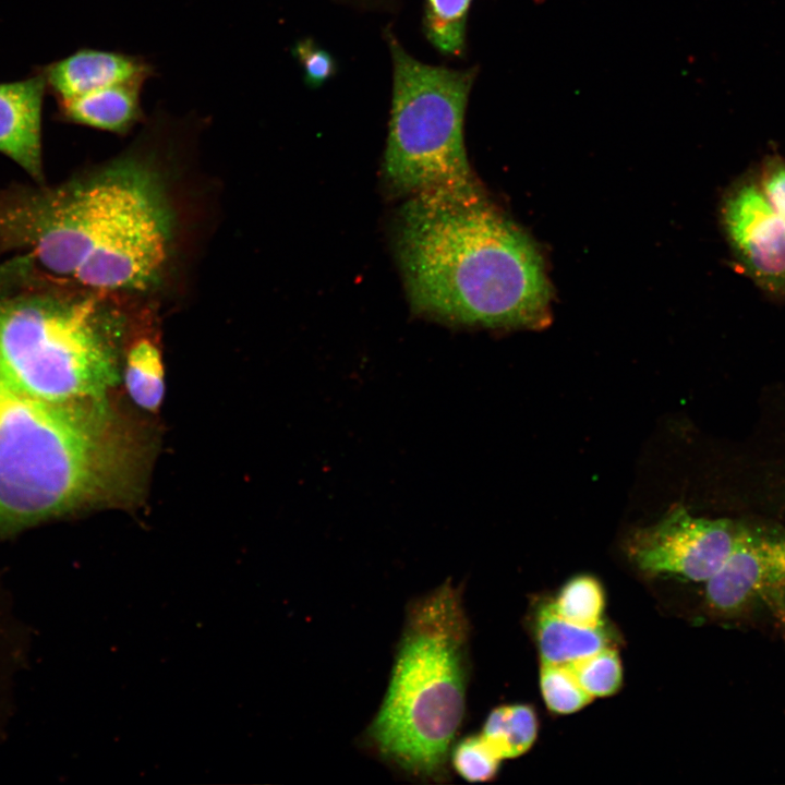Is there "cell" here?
I'll return each instance as SVG.
<instances>
[{"mask_svg": "<svg viewBox=\"0 0 785 785\" xmlns=\"http://www.w3.org/2000/svg\"><path fill=\"white\" fill-rule=\"evenodd\" d=\"M158 176L122 160L65 182L0 188V256L108 293L142 290L160 276L173 219Z\"/></svg>", "mask_w": 785, "mask_h": 785, "instance_id": "1", "label": "cell"}, {"mask_svg": "<svg viewBox=\"0 0 785 785\" xmlns=\"http://www.w3.org/2000/svg\"><path fill=\"white\" fill-rule=\"evenodd\" d=\"M395 249L412 310L458 326L536 328L551 299L531 239L473 181L410 195Z\"/></svg>", "mask_w": 785, "mask_h": 785, "instance_id": "2", "label": "cell"}, {"mask_svg": "<svg viewBox=\"0 0 785 785\" xmlns=\"http://www.w3.org/2000/svg\"><path fill=\"white\" fill-rule=\"evenodd\" d=\"M104 295L23 255L0 262V379L55 404L102 397L114 375L113 322Z\"/></svg>", "mask_w": 785, "mask_h": 785, "instance_id": "3", "label": "cell"}, {"mask_svg": "<svg viewBox=\"0 0 785 785\" xmlns=\"http://www.w3.org/2000/svg\"><path fill=\"white\" fill-rule=\"evenodd\" d=\"M468 640L461 590L449 581L409 605L389 685L367 737L382 758L413 776H447L466 709Z\"/></svg>", "mask_w": 785, "mask_h": 785, "instance_id": "4", "label": "cell"}, {"mask_svg": "<svg viewBox=\"0 0 785 785\" xmlns=\"http://www.w3.org/2000/svg\"><path fill=\"white\" fill-rule=\"evenodd\" d=\"M85 410L0 379V527L60 515L105 487L111 454Z\"/></svg>", "mask_w": 785, "mask_h": 785, "instance_id": "5", "label": "cell"}, {"mask_svg": "<svg viewBox=\"0 0 785 785\" xmlns=\"http://www.w3.org/2000/svg\"><path fill=\"white\" fill-rule=\"evenodd\" d=\"M392 97L383 177L399 196L475 181L463 140L473 71L425 64L389 34Z\"/></svg>", "mask_w": 785, "mask_h": 785, "instance_id": "6", "label": "cell"}, {"mask_svg": "<svg viewBox=\"0 0 785 785\" xmlns=\"http://www.w3.org/2000/svg\"><path fill=\"white\" fill-rule=\"evenodd\" d=\"M737 530L728 520L695 517L677 505L657 522L629 530L621 548L643 573L706 582L727 558Z\"/></svg>", "mask_w": 785, "mask_h": 785, "instance_id": "7", "label": "cell"}, {"mask_svg": "<svg viewBox=\"0 0 785 785\" xmlns=\"http://www.w3.org/2000/svg\"><path fill=\"white\" fill-rule=\"evenodd\" d=\"M721 221L733 255L769 298L785 301V224L750 169L726 190Z\"/></svg>", "mask_w": 785, "mask_h": 785, "instance_id": "8", "label": "cell"}, {"mask_svg": "<svg viewBox=\"0 0 785 785\" xmlns=\"http://www.w3.org/2000/svg\"><path fill=\"white\" fill-rule=\"evenodd\" d=\"M704 602L733 615L785 591V533L738 527L732 551L704 582Z\"/></svg>", "mask_w": 785, "mask_h": 785, "instance_id": "9", "label": "cell"}, {"mask_svg": "<svg viewBox=\"0 0 785 785\" xmlns=\"http://www.w3.org/2000/svg\"><path fill=\"white\" fill-rule=\"evenodd\" d=\"M58 101L123 83H146L155 76L144 57L118 50L83 48L39 72Z\"/></svg>", "mask_w": 785, "mask_h": 785, "instance_id": "10", "label": "cell"}, {"mask_svg": "<svg viewBox=\"0 0 785 785\" xmlns=\"http://www.w3.org/2000/svg\"><path fill=\"white\" fill-rule=\"evenodd\" d=\"M45 77L0 83V153L36 183L45 182L41 150V109Z\"/></svg>", "mask_w": 785, "mask_h": 785, "instance_id": "11", "label": "cell"}, {"mask_svg": "<svg viewBox=\"0 0 785 785\" xmlns=\"http://www.w3.org/2000/svg\"><path fill=\"white\" fill-rule=\"evenodd\" d=\"M144 85L123 83L60 100L59 116L67 122L124 135L144 117L141 100Z\"/></svg>", "mask_w": 785, "mask_h": 785, "instance_id": "12", "label": "cell"}, {"mask_svg": "<svg viewBox=\"0 0 785 785\" xmlns=\"http://www.w3.org/2000/svg\"><path fill=\"white\" fill-rule=\"evenodd\" d=\"M534 636L541 663L569 664L602 649L615 647L617 636L606 623L582 626L554 611L551 602L540 604L534 617Z\"/></svg>", "mask_w": 785, "mask_h": 785, "instance_id": "13", "label": "cell"}, {"mask_svg": "<svg viewBox=\"0 0 785 785\" xmlns=\"http://www.w3.org/2000/svg\"><path fill=\"white\" fill-rule=\"evenodd\" d=\"M538 732L539 720L531 705L505 704L490 712L481 735L504 760L526 753L533 746Z\"/></svg>", "mask_w": 785, "mask_h": 785, "instance_id": "14", "label": "cell"}, {"mask_svg": "<svg viewBox=\"0 0 785 785\" xmlns=\"http://www.w3.org/2000/svg\"><path fill=\"white\" fill-rule=\"evenodd\" d=\"M124 382L131 399L142 409L156 411L165 395V372L157 345L141 338L125 358Z\"/></svg>", "mask_w": 785, "mask_h": 785, "instance_id": "15", "label": "cell"}, {"mask_svg": "<svg viewBox=\"0 0 785 785\" xmlns=\"http://www.w3.org/2000/svg\"><path fill=\"white\" fill-rule=\"evenodd\" d=\"M472 0H426L423 19L428 41L443 55L461 57Z\"/></svg>", "mask_w": 785, "mask_h": 785, "instance_id": "16", "label": "cell"}, {"mask_svg": "<svg viewBox=\"0 0 785 785\" xmlns=\"http://www.w3.org/2000/svg\"><path fill=\"white\" fill-rule=\"evenodd\" d=\"M551 605L565 619L582 626H599L605 623L604 591L599 580L580 575L568 580Z\"/></svg>", "mask_w": 785, "mask_h": 785, "instance_id": "17", "label": "cell"}, {"mask_svg": "<svg viewBox=\"0 0 785 785\" xmlns=\"http://www.w3.org/2000/svg\"><path fill=\"white\" fill-rule=\"evenodd\" d=\"M567 665L593 699L613 696L621 687L623 667L615 647L602 649Z\"/></svg>", "mask_w": 785, "mask_h": 785, "instance_id": "18", "label": "cell"}, {"mask_svg": "<svg viewBox=\"0 0 785 785\" xmlns=\"http://www.w3.org/2000/svg\"><path fill=\"white\" fill-rule=\"evenodd\" d=\"M540 688L547 709L555 714L575 713L593 700L567 664L541 663Z\"/></svg>", "mask_w": 785, "mask_h": 785, "instance_id": "19", "label": "cell"}, {"mask_svg": "<svg viewBox=\"0 0 785 785\" xmlns=\"http://www.w3.org/2000/svg\"><path fill=\"white\" fill-rule=\"evenodd\" d=\"M500 761L481 734L464 737L451 751L454 769L468 782L493 780L498 773Z\"/></svg>", "mask_w": 785, "mask_h": 785, "instance_id": "20", "label": "cell"}, {"mask_svg": "<svg viewBox=\"0 0 785 785\" xmlns=\"http://www.w3.org/2000/svg\"><path fill=\"white\" fill-rule=\"evenodd\" d=\"M292 53L303 69L306 86L311 88L321 87L336 72L331 55L312 38L298 40L292 48Z\"/></svg>", "mask_w": 785, "mask_h": 785, "instance_id": "21", "label": "cell"}, {"mask_svg": "<svg viewBox=\"0 0 785 785\" xmlns=\"http://www.w3.org/2000/svg\"><path fill=\"white\" fill-rule=\"evenodd\" d=\"M753 169L769 204L785 224V157L768 155Z\"/></svg>", "mask_w": 785, "mask_h": 785, "instance_id": "22", "label": "cell"}]
</instances>
